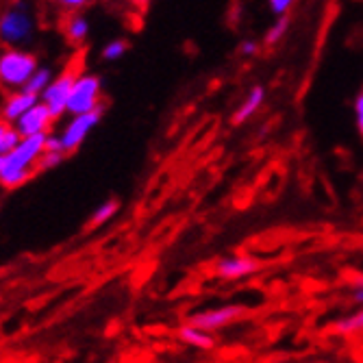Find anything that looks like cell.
<instances>
[{
    "label": "cell",
    "instance_id": "obj_1",
    "mask_svg": "<svg viewBox=\"0 0 363 363\" xmlns=\"http://www.w3.org/2000/svg\"><path fill=\"white\" fill-rule=\"evenodd\" d=\"M46 152V135L24 138L18 148L5 157L3 174H0V185L5 189L22 187L35 170H40V159Z\"/></svg>",
    "mask_w": 363,
    "mask_h": 363
},
{
    "label": "cell",
    "instance_id": "obj_2",
    "mask_svg": "<svg viewBox=\"0 0 363 363\" xmlns=\"http://www.w3.org/2000/svg\"><path fill=\"white\" fill-rule=\"evenodd\" d=\"M38 59L24 48H5L0 50V85L22 91L30 77L38 72Z\"/></svg>",
    "mask_w": 363,
    "mask_h": 363
},
{
    "label": "cell",
    "instance_id": "obj_3",
    "mask_svg": "<svg viewBox=\"0 0 363 363\" xmlns=\"http://www.w3.org/2000/svg\"><path fill=\"white\" fill-rule=\"evenodd\" d=\"M35 35V18L24 7L13 5L0 13V44L7 48H20Z\"/></svg>",
    "mask_w": 363,
    "mask_h": 363
},
{
    "label": "cell",
    "instance_id": "obj_4",
    "mask_svg": "<svg viewBox=\"0 0 363 363\" xmlns=\"http://www.w3.org/2000/svg\"><path fill=\"white\" fill-rule=\"evenodd\" d=\"M98 109H103L101 107V79L94 74H81L68 98V113L74 118V116L98 111Z\"/></svg>",
    "mask_w": 363,
    "mask_h": 363
},
{
    "label": "cell",
    "instance_id": "obj_5",
    "mask_svg": "<svg viewBox=\"0 0 363 363\" xmlns=\"http://www.w3.org/2000/svg\"><path fill=\"white\" fill-rule=\"evenodd\" d=\"M79 77H81L79 68L63 70L59 77H55V81L42 94V103L50 109V113H52L55 120L61 118L63 113H68V98H70L72 87H74V83H77Z\"/></svg>",
    "mask_w": 363,
    "mask_h": 363
},
{
    "label": "cell",
    "instance_id": "obj_6",
    "mask_svg": "<svg viewBox=\"0 0 363 363\" xmlns=\"http://www.w3.org/2000/svg\"><path fill=\"white\" fill-rule=\"evenodd\" d=\"M101 116H103V109L98 111H91V113H85V116H74L68 124L63 126L61 130V144H63V150L65 155L74 152L83 142L85 138L89 135V130L101 122Z\"/></svg>",
    "mask_w": 363,
    "mask_h": 363
},
{
    "label": "cell",
    "instance_id": "obj_7",
    "mask_svg": "<svg viewBox=\"0 0 363 363\" xmlns=\"http://www.w3.org/2000/svg\"><path fill=\"white\" fill-rule=\"evenodd\" d=\"M52 113L50 109L40 103L33 107L26 116H22L13 126L18 130V135L24 140V138H38V135H48L50 133V124H52Z\"/></svg>",
    "mask_w": 363,
    "mask_h": 363
},
{
    "label": "cell",
    "instance_id": "obj_8",
    "mask_svg": "<svg viewBox=\"0 0 363 363\" xmlns=\"http://www.w3.org/2000/svg\"><path fill=\"white\" fill-rule=\"evenodd\" d=\"M244 313H246V307H242V305H226V307H218V309H211V311L194 313L189 318V324L209 333V331H216V328H220V326L230 324Z\"/></svg>",
    "mask_w": 363,
    "mask_h": 363
},
{
    "label": "cell",
    "instance_id": "obj_9",
    "mask_svg": "<svg viewBox=\"0 0 363 363\" xmlns=\"http://www.w3.org/2000/svg\"><path fill=\"white\" fill-rule=\"evenodd\" d=\"M40 103H42V98L35 96V94H28L24 89L22 91H13L5 101L3 109H0V120H5L9 124H16L22 116H26L33 107L40 105Z\"/></svg>",
    "mask_w": 363,
    "mask_h": 363
},
{
    "label": "cell",
    "instance_id": "obj_10",
    "mask_svg": "<svg viewBox=\"0 0 363 363\" xmlns=\"http://www.w3.org/2000/svg\"><path fill=\"white\" fill-rule=\"evenodd\" d=\"M259 270V261L252 259V257H230V259H224L218 263V268H216V274L220 279H242V277H248L252 272Z\"/></svg>",
    "mask_w": 363,
    "mask_h": 363
},
{
    "label": "cell",
    "instance_id": "obj_11",
    "mask_svg": "<svg viewBox=\"0 0 363 363\" xmlns=\"http://www.w3.org/2000/svg\"><path fill=\"white\" fill-rule=\"evenodd\" d=\"M263 96H266V91H263V87H252V89H250V94L246 96V101L242 103V107L235 111L233 122H235V124H240V122L248 120V118H250V116L261 107Z\"/></svg>",
    "mask_w": 363,
    "mask_h": 363
},
{
    "label": "cell",
    "instance_id": "obj_12",
    "mask_svg": "<svg viewBox=\"0 0 363 363\" xmlns=\"http://www.w3.org/2000/svg\"><path fill=\"white\" fill-rule=\"evenodd\" d=\"M20 142H22V138L18 135L16 126L5 120H0V157L5 159L7 155H11Z\"/></svg>",
    "mask_w": 363,
    "mask_h": 363
},
{
    "label": "cell",
    "instance_id": "obj_13",
    "mask_svg": "<svg viewBox=\"0 0 363 363\" xmlns=\"http://www.w3.org/2000/svg\"><path fill=\"white\" fill-rule=\"evenodd\" d=\"M181 340L183 342H187V344H191V346H196V348H213V337L207 333V331H201V328H196V326H191V324H185V326H181Z\"/></svg>",
    "mask_w": 363,
    "mask_h": 363
},
{
    "label": "cell",
    "instance_id": "obj_14",
    "mask_svg": "<svg viewBox=\"0 0 363 363\" xmlns=\"http://www.w3.org/2000/svg\"><path fill=\"white\" fill-rule=\"evenodd\" d=\"M89 33V22L85 16H72L65 24V38H68L72 44H81Z\"/></svg>",
    "mask_w": 363,
    "mask_h": 363
},
{
    "label": "cell",
    "instance_id": "obj_15",
    "mask_svg": "<svg viewBox=\"0 0 363 363\" xmlns=\"http://www.w3.org/2000/svg\"><path fill=\"white\" fill-rule=\"evenodd\" d=\"M55 81V77H52V72L48 70V68H38V72L30 77V81H28V85L24 87V91H28V94H35V96H40L42 98V94L48 89V85Z\"/></svg>",
    "mask_w": 363,
    "mask_h": 363
},
{
    "label": "cell",
    "instance_id": "obj_16",
    "mask_svg": "<svg viewBox=\"0 0 363 363\" xmlns=\"http://www.w3.org/2000/svg\"><path fill=\"white\" fill-rule=\"evenodd\" d=\"M335 331H340V333H359V335H363V309L357 311L354 315H350V318L337 322Z\"/></svg>",
    "mask_w": 363,
    "mask_h": 363
},
{
    "label": "cell",
    "instance_id": "obj_17",
    "mask_svg": "<svg viewBox=\"0 0 363 363\" xmlns=\"http://www.w3.org/2000/svg\"><path fill=\"white\" fill-rule=\"evenodd\" d=\"M116 213H118V203H116V201H107L105 205L98 207L96 213L91 216V226H98V224H103V222L111 220Z\"/></svg>",
    "mask_w": 363,
    "mask_h": 363
},
{
    "label": "cell",
    "instance_id": "obj_18",
    "mask_svg": "<svg viewBox=\"0 0 363 363\" xmlns=\"http://www.w3.org/2000/svg\"><path fill=\"white\" fill-rule=\"evenodd\" d=\"M287 26H289V20H287V18H279V22H277L274 26H270V30H268V35H266V44H268V46L277 44V42H279V40L285 35Z\"/></svg>",
    "mask_w": 363,
    "mask_h": 363
},
{
    "label": "cell",
    "instance_id": "obj_19",
    "mask_svg": "<svg viewBox=\"0 0 363 363\" xmlns=\"http://www.w3.org/2000/svg\"><path fill=\"white\" fill-rule=\"evenodd\" d=\"M126 42H122V40H116V42H109L105 48H103V57L107 59V61H118L124 52H126Z\"/></svg>",
    "mask_w": 363,
    "mask_h": 363
},
{
    "label": "cell",
    "instance_id": "obj_20",
    "mask_svg": "<svg viewBox=\"0 0 363 363\" xmlns=\"http://www.w3.org/2000/svg\"><path fill=\"white\" fill-rule=\"evenodd\" d=\"M63 157L65 155H61V152H44L40 159V170H48V168L59 166V163L63 161Z\"/></svg>",
    "mask_w": 363,
    "mask_h": 363
},
{
    "label": "cell",
    "instance_id": "obj_21",
    "mask_svg": "<svg viewBox=\"0 0 363 363\" xmlns=\"http://www.w3.org/2000/svg\"><path fill=\"white\" fill-rule=\"evenodd\" d=\"M46 152H61V155H65V150H63V144H61V138H59V135H52V133H48V135H46Z\"/></svg>",
    "mask_w": 363,
    "mask_h": 363
},
{
    "label": "cell",
    "instance_id": "obj_22",
    "mask_svg": "<svg viewBox=\"0 0 363 363\" xmlns=\"http://www.w3.org/2000/svg\"><path fill=\"white\" fill-rule=\"evenodd\" d=\"M354 113H357V126H359V133L363 138V94H359L357 103H354Z\"/></svg>",
    "mask_w": 363,
    "mask_h": 363
},
{
    "label": "cell",
    "instance_id": "obj_23",
    "mask_svg": "<svg viewBox=\"0 0 363 363\" xmlns=\"http://www.w3.org/2000/svg\"><path fill=\"white\" fill-rule=\"evenodd\" d=\"M291 7V3L289 0H274V3H270V9L277 13V16H281V18H285V11Z\"/></svg>",
    "mask_w": 363,
    "mask_h": 363
},
{
    "label": "cell",
    "instance_id": "obj_24",
    "mask_svg": "<svg viewBox=\"0 0 363 363\" xmlns=\"http://www.w3.org/2000/svg\"><path fill=\"white\" fill-rule=\"evenodd\" d=\"M257 50H259V44H255V42H250V40L242 42V46H240V52H242V55H255Z\"/></svg>",
    "mask_w": 363,
    "mask_h": 363
},
{
    "label": "cell",
    "instance_id": "obj_25",
    "mask_svg": "<svg viewBox=\"0 0 363 363\" xmlns=\"http://www.w3.org/2000/svg\"><path fill=\"white\" fill-rule=\"evenodd\" d=\"M85 3L83 0H65V3H61L63 9H74V7H83Z\"/></svg>",
    "mask_w": 363,
    "mask_h": 363
},
{
    "label": "cell",
    "instance_id": "obj_26",
    "mask_svg": "<svg viewBox=\"0 0 363 363\" xmlns=\"http://www.w3.org/2000/svg\"><path fill=\"white\" fill-rule=\"evenodd\" d=\"M354 301L363 305V287H357V289H354Z\"/></svg>",
    "mask_w": 363,
    "mask_h": 363
},
{
    "label": "cell",
    "instance_id": "obj_27",
    "mask_svg": "<svg viewBox=\"0 0 363 363\" xmlns=\"http://www.w3.org/2000/svg\"><path fill=\"white\" fill-rule=\"evenodd\" d=\"M3 166H5V159L0 157V174H3Z\"/></svg>",
    "mask_w": 363,
    "mask_h": 363
}]
</instances>
